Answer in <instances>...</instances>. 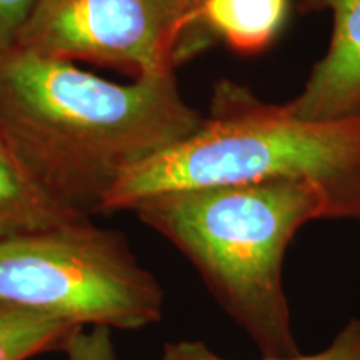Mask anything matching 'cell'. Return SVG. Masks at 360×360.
I'll return each instance as SVG.
<instances>
[{
	"mask_svg": "<svg viewBox=\"0 0 360 360\" xmlns=\"http://www.w3.org/2000/svg\"><path fill=\"white\" fill-rule=\"evenodd\" d=\"M175 70L117 84L13 45L0 52V134L58 202L90 217L141 162L195 132Z\"/></svg>",
	"mask_w": 360,
	"mask_h": 360,
	"instance_id": "cell-1",
	"label": "cell"
},
{
	"mask_svg": "<svg viewBox=\"0 0 360 360\" xmlns=\"http://www.w3.org/2000/svg\"><path fill=\"white\" fill-rule=\"evenodd\" d=\"M130 210L182 252L262 357L300 354L283 259L305 224L337 220L321 187L305 180L210 187L150 197Z\"/></svg>",
	"mask_w": 360,
	"mask_h": 360,
	"instance_id": "cell-2",
	"label": "cell"
},
{
	"mask_svg": "<svg viewBox=\"0 0 360 360\" xmlns=\"http://www.w3.org/2000/svg\"><path fill=\"white\" fill-rule=\"evenodd\" d=\"M305 180L330 197L337 220H360V117L299 119L250 90L220 82L210 117L195 132L130 169L101 214L130 210L164 193Z\"/></svg>",
	"mask_w": 360,
	"mask_h": 360,
	"instance_id": "cell-3",
	"label": "cell"
},
{
	"mask_svg": "<svg viewBox=\"0 0 360 360\" xmlns=\"http://www.w3.org/2000/svg\"><path fill=\"white\" fill-rule=\"evenodd\" d=\"M0 302L75 327L160 322L164 290L119 232L89 219L0 242Z\"/></svg>",
	"mask_w": 360,
	"mask_h": 360,
	"instance_id": "cell-4",
	"label": "cell"
},
{
	"mask_svg": "<svg viewBox=\"0 0 360 360\" xmlns=\"http://www.w3.org/2000/svg\"><path fill=\"white\" fill-rule=\"evenodd\" d=\"M186 27L180 0H37L15 45L137 79L175 70Z\"/></svg>",
	"mask_w": 360,
	"mask_h": 360,
	"instance_id": "cell-5",
	"label": "cell"
},
{
	"mask_svg": "<svg viewBox=\"0 0 360 360\" xmlns=\"http://www.w3.org/2000/svg\"><path fill=\"white\" fill-rule=\"evenodd\" d=\"M302 8L330 12L334 30L327 53L287 110L315 122L360 117V0H302Z\"/></svg>",
	"mask_w": 360,
	"mask_h": 360,
	"instance_id": "cell-6",
	"label": "cell"
},
{
	"mask_svg": "<svg viewBox=\"0 0 360 360\" xmlns=\"http://www.w3.org/2000/svg\"><path fill=\"white\" fill-rule=\"evenodd\" d=\"M289 15V0H204L180 49V64L222 40L233 52L255 56L270 47Z\"/></svg>",
	"mask_w": 360,
	"mask_h": 360,
	"instance_id": "cell-7",
	"label": "cell"
},
{
	"mask_svg": "<svg viewBox=\"0 0 360 360\" xmlns=\"http://www.w3.org/2000/svg\"><path fill=\"white\" fill-rule=\"evenodd\" d=\"M82 219L40 186L0 134V242Z\"/></svg>",
	"mask_w": 360,
	"mask_h": 360,
	"instance_id": "cell-8",
	"label": "cell"
},
{
	"mask_svg": "<svg viewBox=\"0 0 360 360\" xmlns=\"http://www.w3.org/2000/svg\"><path fill=\"white\" fill-rule=\"evenodd\" d=\"M70 323L0 302V360H27L53 347H62Z\"/></svg>",
	"mask_w": 360,
	"mask_h": 360,
	"instance_id": "cell-9",
	"label": "cell"
},
{
	"mask_svg": "<svg viewBox=\"0 0 360 360\" xmlns=\"http://www.w3.org/2000/svg\"><path fill=\"white\" fill-rule=\"evenodd\" d=\"M160 360H232L220 357L209 345L200 340L167 342L162 350ZM262 360H360V319H352L340 328L339 334L322 352L312 355H294L283 359Z\"/></svg>",
	"mask_w": 360,
	"mask_h": 360,
	"instance_id": "cell-10",
	"label": "cell"
},
{
	"mask_svg": "<svg viewBox=\"0 0 360 360\" xmlns=\"http://www.w3.org/2000/svg\"><path fill=\"white\" fill-rule=\"evenodd\" d=\"M62 349L67 360H117L110 328L107 327L74 328Z\"/></svg>",
	"mask_w": 360,
	"mask_h": 360,
	"instance_id": "cell-11",
	"label": "cell"
},
{
	"mask_svg": "<svg viewBox=\"0 0 360 360\" xmlns=\"http://www.w3.org/2000/svg\"><path fill=\"white\" fill-rule=\"evenodd\" d=\"M37 0H0V52L17 44Z\"/></svg>",
	"mask_w": 360,
	"mask_h": 360,
	"instance_id": "cell-12",
	"label": "cell"
},
{
	"mask_svg": "<svg viewBox=\"0 0 360 360\" xmlns=\"http://www.w3.org/2000/svg\"><path fill=\"white\" fill-rule=\"evenodd\" d=\"M180 4H182L184 8H186V12H187V27H186V34H187L188 25H191L193 13H195L197 8H199L202 4H204V0H180ZM186 34H184V39H186ZM182 42H184V40H182ZM180 49H182V45H180ZM179 60H180V53H179Z\"/></svg>",
	"mask_w": 360,
	"mask_h": 360,
	"instance_id": "cell-13",
	"label": "cell"
}]
</instances>
